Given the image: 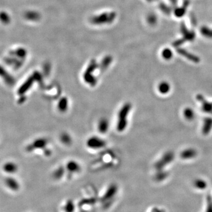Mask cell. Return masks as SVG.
<instances>
[{
  "mask_svg": "<svg viewBox=\"0 0 212 212\" xmlns=\"http://www.w3.org/2000/svg\"><path fill=\"white\" fill-rule=\"evenodd\" d=\"M131 107L130 103H126L123 105L119 113V121L117 127V130L120 131H123L127 126V117L131 110Z\"/></svg>",
  "mask_w": 212,
  "mask_h": 212,
  "instance_id": "1",
  "label": "cell"
},
{
  "mask_svg": "<svg viewBox=\"0 0 212 212\" xmlns=\"http://www.w3.org/2000/svg\"><path fill=\"white\" fill-rule=\"evenodd\" d=\"M174 158L173 153L171 151L166 153L162 158L161 160L157 162L155 165V167L158 170H160L167 164L170 163Z\"/></svg>",
  "mask_w": 212,
  "mask_h": 212,
  "instance_id": "2",
  "label": "cell"
},
{
  "mask_svg": "<svg viewBox=\"0 0 212 212\" xmlns=\"http://www.w3.org/2000/svg\"><path fill=\"white\" fill-rule=\"evenodd\" d=\"M7 187L13 192H17L20 189V184L15 179L7 177L5 180Z\"/></svg>",
  "mask_w": 212,
  "mask_h": 212,
  "instance_id": "3",
  "label": "cell"
},
{
  "mask_svg": "<svg viewBox=\"0 0 212 212\" xmlns=\"http://www.w3.org/2000/svg\"><path fill=\"white\" fill-rule=\"evenodd\" d=\"M177 52L179 53V54H180L182 56L184 57L185 58H186L187 59L190 60L192 62L197 63H199V61H200V59H199V57H197V56L191 54V53L188 52L186 50H184L183 48H177Z\"/></svg>",
  "mask_w": 212,
  "mask_h": 212,
  "instance_id": "4",
  "label": "cell"
},
{
  "mask_svg": "<svg viewBox=\"0 0 212 212\" xmlns=\"http://www.w3.org/2000/svg\"><path fill=\"white\" fill-rule=\"evenodd\" d=\"M181 32L183 35V38L185 40V41H192L195 37V33L188 30L184 23H182L181 25Z\"/></svg>",
  "mask_w": 212,
  "mask_h": 212,
  "instance_id": "5",
  "label": "cell"
},
{
  "mask_svg": "<svg viewBox=\"0 0 212 212\" xmlns=\"http://www.w3.org/2000/svg\"><path fill=\"white\" fill-rule=\"evenodd\" d=\"M197 100L202 104V110L206 113H212V103H209L206 101L204 97L202 95H197Z\"/></svg>",
  "mask_w": 212,
  "mask_h": 212,
  "instance_id": "6",
  "label": "cell"
},
{
  "mask_svg": "<svg viewBox=\"0 0 212 212\" xmlns=\"http://www.w3.org/2000/svg\"><path fill=\"white\" fill-rule=\"evenodd\" d=\"M117 191V188L116 185H112L108 188V189L106 190L105 195L103 197V199L104 200H107L112 199L113 197L114 196L116 192Z\"/></svg>",
  "mask_w": 212,
  "mask_h": 212,
  "instance_id": "7",
  "label": "cell"
},
{
  "mask_svg": "<svg viewBox=\"0 0 212 212\" xmlns=\"http://www.w3.org/2000/svg\"><path fill=\"white\" fill-rule=\"evenodd\" d=\"M212 128V119L207 117L204 120V124L202 128V132L204 135H208Z\"/></svg>",
  "mask_w": 212,
  "mask_h": 212,
  "instance_id": "8",
  "label": "cell"
},
{
  "mask_svg": "<svg viewBox=\"0 0 212 212\" xmlns=\"http://www.w3.org/2000/svg\"><path fill=\"white\" fill-rule=\"evenodd\" d=\"M104 145V143L103 141L98 138H92L88 141V146L89 147H90L91 148H100L101 147H103Z\"/></svg>",
  "mask_w": 212,
  "mask_h": 212,
  "instance_id": "9",
  "label": "cell"
},
{
  "mask_svg": "<svg viewBox=\"0 0 212 212\" xmlns=\"http://www.w3.org/2000/svg\"><path fill=\"white\" fill-rule=\"evenodd\" d=\"M197 154V152L195 149H188L182 151L181 157L183 159H189L195 157Z\"/></svg>",
  "mask_w": 212,
  "mask_h": 212,
  "instance_id": "10",
  "label": "cell"
},
{
  "mask_svg": "<svg viewBox=\"0 0 212 212\" xmlns=\"http://www.w3.org/2000/svg\"><path fill=\"white\" fill-rule=\"evenodd\" d=\"M189 5V0H185L183 3V6L182 7L177 8L174 11V14L177 17H181L184 15L186 11V8Z\"/></svg>",
  "mask_w": 212,
  "mask_h": 212,
  "instance_id": "11",
  "label": "cell"
},
{
  "mask_svg": "<svg viewBox=\"0 0 212 212\" xmlns=\"http://www.w3.org/2000/svg\"><path fill=\"white\" fill-rule=\"evenodd\" d=\"M158 90L161 94H167L170 90V86L167 82H162L158 84Z\"/></svg>",
  "mask_w": 212,
  "mask_h": 212,
  "instance_id": "12",
  "label": "cell"
},
{
  "mask_svg": "<svg viewBox=\"0 0 212 212\" xmlns=\"http://www.w3.org/2000/svg\"><path fill=\"white\" fill-rule=\"evenodd\" d=\"M4 170L8 173H14L17 170V166L13 163H7L4 166Z\"/></svg>",
  "mask_w": 212,
  "mask_h": 212,
  "instance_id": "13",
  "label": "cell"
},
{
  "mask_svg": "<svg viewBox=\"0 0 212 212\" xmlns=\"http://www.w3.org/2000/svg\"><path fill=\"white\" fill-rule=\"evenodd\" d=\"M183 114L184 117L188 120H192L195 117L194 112L190 108L186 109L183 112Z\"/></svg>",
  "mask_w": 212,
  "mask_h": 212,
  "instance_id": "14",
  "label": "cell"
},
{
  "mask_svg": "<svg viewBox=\"0 0 212 212\" xmlns=\"http://www.w3.org/2000/svg\"><path fill=\"white\" fill-rule=\"evenodd\" d=\"M67 168L70 172H77L80 170V166L74 162H70L68 163Z\"/></svg>",
  "mask_w": 212,
  "mask_h": 212,
  "instance_id": "15",
  "label": "cell"
},
{
  "mask_svg": "<svg viewBox=\"0 0 212 212\" xmlns=\"http://www.w3.org/2000/svg\"><path fill=\"white\" fill-rule=\"evenodd\" d=\"M200 31L204 37L209 38H212V30L206 27H203Z\"/></svg>",
  "mask_w": 212,
  "mask_h": 212,
  "instance_id": "16",
  "label": "cell"
},
{
  "mask_svg": "<svg viewBox=\"0 0 212 212\" xmlns=\"http://www.w3.org/2000/svg\"><path fill=\"white\" fill-rule=\"evenodd\" d=\"M162 57L165 60H170L173 57V52L169 48H165L162 51Z\"/></svg>",
  "mask_w": 212,
  "mask_h": 212,
  "instance_id": "17",
  "label": "cell"
},
{
  "mask_svg": "<svg viewBox=\"0 0 212 212\" xmlns=\"http://www.w3.org/2000/svg\"><path fill=\"white\" fill-rule=\"evenodd\" d=\"M108 127V123L105 120H102L100 121L98 125V128L100 131L101 132H104L107 130Z\"/></svg>",
  "mask_w": 212,
  "mask_h": 212,
  "instance_id": "18",
  "label": "cell"
},
{
  "mask_svg": "<svg viewBox=\"0 0 212 212\" xmlns=\"http://www.w3.org/2000/svg\"><path fill=\"white\" fill-rule=\"evenodd\" d=\"M195 186H196V188H198L199 189H204V188H206L207 184L204 180L198 179L195 181Z\"/></svg>",
  "mask_w": 212,
  "mask_h": 212,
  "instance_id": "19",
  "label": "cell"
},
{
  "mask_svg": "<svg viewBox=\"0 0 212 212\" xmlns=\"http://www.w3.org/2000/svg\"><path fill=\"white\" fill-rule=\"evenodd\" d=\"M159 7L161 9V10L165 14H169L171 13V10L170 8L169 7L167 6H166V4H165L164 3H161L159 6Z\"/></svg>",
  "mask_w": 212,
  "mask_h": 212,
  "instance_id": "20",
  "label": "cell"
},
{
  "mask_svg": "<svg viewBox=\"0 0 212 212\" xmlns=\"http://www.w3.org/2000/svg\"><path fill=\"white\" fill-rule=\"evenodd\" d=\"M147 21L150 25H154L156 23L157 18L154 14H150L147 17Z\"/></svg>",
  "mask_w": 212,
  "mask_h": 212,
  "instance_id": "21",
  "label": "cell"
},
{
  "mask_svg": "<svg viewBox=\"0 0 212 212\" xmlns=\"http://www.w3.org/2000/svg\"><path fill=\"white\" fill-rule=\"evenodd\" d=\"M184 41H185V40H184V38L178 40H177L176 41H175V42L173 43V45H174V46H175V47H179V46H180V45H181L182 44H183Z\"/></svg>",
  "mask_w": 212,
  "mask_h": 212,
  "instance_id": "22",
  "label": "cell"
},
{
  "mask_svg": "<svg viewBox=\"0 0 212 212\" xmlns=\"http://www.w3.org/2000/svg\"><path fill=\"white\" fill-rule=\"evenodd\" d=\"M63 169H59L56 172L54 175H55L56 178H60L63 176Z\"/></svg>",
  "mask_w": 212,
  "mask_h": 212,
  "instance_id": "23",
  "label": "cell"
},
{
  "mask_svg": "<svg viewBox=\"0 0 212 212\" xmlns=\"http://www.w3.org/2000/svg\"><path fill=\"white\" fill-rule=\"evenodd\" d=\"M166 176H167V174L165 173H162L161 172H160V173L157 174V179L158 180H162V177L163 178H165V177H166Z\"/></svg>",
  "mask_w": 212,
  "mask_h": 212,
  "instance_id": "24",
  "label": "cell"
},
{
  "mask_svg": "<svg viewBox=\"0 0 212 212\" xmlns=\"http://www.w3.org/2000/svg\"><path fill=\"white\" fill-rule=\"evenodd\" d=\"M169 1L172 3V4L173 5H176L177 3V0H169Z\"/></svg>",
  "mask_w": 212,
  "mask_h": 212,
  "instance_id": "25",
  "label": "cell"
},
{
  "mask_svg": "<svg viewBox=\"0 0 212 212\" xmlns=\"http://www.w3.org/2000/svg\"><path fill=\"white\" fill-rule=\"evenodd\" d=\"M151 212H162V210H161L156 208V209H154V210H153L151 211Z\"/></svg>",
  "mask_w": 212,
  "mask_h": 212,
  "instance_id": "26",
  "label": "cell"
},
{
  "mask_svg": "<svg viewBox=\"0 0 212 212\" xmlns=\"http://www.w3.org/2000/svg\"><path fill=\"white\" fill-rule=\"evenodd\" d=\"M147 1H152V0H147Z\"/></svg>",
  "mask_w": 212,
  "mask_h": 212,
  "instance_id": "27",
  "label": "cell"
}]
</instances>
